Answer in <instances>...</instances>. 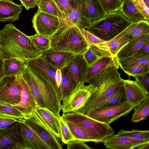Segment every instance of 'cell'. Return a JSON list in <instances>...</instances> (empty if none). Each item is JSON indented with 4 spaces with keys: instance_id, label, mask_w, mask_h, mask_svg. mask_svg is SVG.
I'll return each mask as SVG.
<instances>
[{
    "instance_id": "6da1fadb",
    "label": "cell",
    "mask_w": 149,
    "mask_h": 149,
    "mask_svg": "<svg viewBox=\"0 0 149 149\" xmlns=\"http://www.w3.org/2000/svg\"><path fill=\"white\" fill-rule=\"evenodd\" d=\"M118 68L114 65L109 66L90 79L87 83L92 88L91 93L84 104L73 112L87 115L123 85L124 79L121 77Z\"/></svg>"
},
{
    "instance_id": "7a4b0ae2",
    "label": "cell",
    "mask_w": 149,
    "mask_h": 149,
    "mask_svg": "<svg viewBox=\"0 0 149 149\" xmlns=\"http://www.w3.org/2000/svg\"><path fill=\"white\" fill-rule=\"evenodd\" d=\"M0 54L3 59L26 60L39 56L29 36L13 24H5L0 31Z\"/></svg>"
},
{
    "instance_id": "3957f363",
    "label": "cell",
    "mask_w": 149,
    "mask_h": 149,
    "mask_svg": "<svg viewBox=\"0 0 149 149\" xmlns=\"http://www.w3.org/2000/svg\"><path fill=\"white\" fill-rule=\"evenodd\" d=\"M22 75L38 106L47 108L60 116L61 101L52 86L31 70L26 64Z\"/></svg>"
},
{
    "instance_id": "277c9868",
    "label": "cell",
    "mask_w": 149,
    "mask_h": 149,
    "mask_svg": "<svg viewBox=\"0 0 149 149\" xmlns=\"http://www.w3.org/2000/svg\"><path fill=\"white\" fill-rule=\"evenodd\" d=\"M59 27L51 37L50 50L83 54L89 46L78 27L59 18Z\"/></svg>"
},
{
    "instance_id": "5b68a950",
    "label": "cell",
    "mask_w": 149,
    "mask_h": 149,
    "mask_svg": "<svg viewBox=\"0 0 149 149\" xmlns=\"http://www.w3.org/2000/svg\"><path fill=\"white\" fill-rule=\"evenodd\" d=\"M131 24L119 10L107 13L84 29L104 42H107L118 35Z\"/></svg>"
},
{
    "instance_id": "8992f818",
    "label": "cell",
    "mask_w": 149,
    "mask_h": 149,
    "mask_svg": "<svg viewBox=\"0 0 149 149\" xmlns=\"http://www.w3.org/2000/svg\"><path fill=\"white\" fill-rule=\"evenodd\" d=\"M61 116L64 120L71 122L82 127L104 141L115 132L110 125L79 113L68 112L63 113Z\"/></svg>"
},
{
    "instance_id": "52a82bcc",
    "label": "cell",
    "mask_w": 149,
    "mask_h": 149,
    "mask_svg": "<svg viewBox=\"0 0 149 149\" xmlns=\"http://www.w3.org/2000/svg\"><path fill=\"white\" fill-rule=\"evenodd\" d=\"M134 108L125 102L116 105L97 108L87 116L101 122L110 125L129 113Z\"/></svg>"
},
{
    "instance_id": "ba28073f",
    "label": "cell",
    "mask_w": 149,
    "mask_h": 149,
    "mask_svg": "<svg viewBox=\"0 0 149 149\" xmlns=\"http://www.w3.org/2000/svg\"><path fill=\"white\" fill-rule=\"evenodd\" d=\"M20 121L31 129L48 146L49 149H62L57 138L35 112L30 117L20 119Z\"/></svg>"
},
{
    "instance_id": "9c48e42d",
    "label": "cell",
    "mask_w": 149,
    "mask_h": 149,
    "mask_svg": "<svg viewBox=\"0 0 149 149\" xmlns=\"http://www.w3.org/2000/svg\"><path fill=\"white\" fill-rule=\"evenodd\" d=\"M22 91L17 77H3L0 80V104L14 106L20 101Z\"/></svg>"
},
{
    "instance_id": "30bf717a",
    "label": "cell",
    "mask_w": 149,
    "mask_h": 149,
    "mask_svg": "<svg viewBox=\"0 0 149 149\" xmlns=\"http://www.w3.org/2000/svg\"><path fill=\"white\" fill-rule=\"evenodd\" d=\"M92 88L84 82L77 85L72 92L62 101L61 110L63 113L73 112L82 107L92 93Z\"/></svg>"
},
{
    "instance_id": "8fae6325",
    "label": "cell",
    "mask_w": 149,
    "mask_h": 149,
    "mask_svg": "<svg viewBox=\"0 0 149 149\" xmlns=\"http://www.w3.org/2000/svg\"><path fill=\"white\" fill-rule=\"evenodd\" d=\"M28 149L23 138L20 122L0 130V149Z\"/></svg>"
},
{
    "instance_id": "7c38bea8",
    "label": "cell",
    "mask_w": 149,
    "mask_h": 149,
    "mask_svg": "<svg viewBox=\"0 0 149 149\" xmlns=\"http://www.w3.org/2000/svg\"><path fill=\"white\" fill-rule=\"evenodd\" d=\"M32 27L38 34L51 37L58 29L60 23L57 16L37 11L32 19Z\"/></svg>"
},
{
    "instance_id": "4fadbf2b",
    "label": "cell",
    "mask_w": 149,
    "mask_h": 149,
    "mask_svg": "<svg viewBox=\"0 0 149 149\" xmlns=\"http://www.w3.org/2000/svg\"><path fill=\"white\" fill-rule=\"evenodd\" d=\"M25 62L31 70L49 84L58 93V88L55 79L56 70L41 55L26 60Z\"/></svg>"
},
{
    "instance_id": "5bb4252c",
    "label": "cell",
    "mask_w": 149,
    "mask_h": 149,
    "mask_svg": "<svg viewBox=\"0 0 149 149\" xmlns=\"http://www.w3.org/2000/svg\"><path fill=\"white\" fill-rule=\"evenodd\" d=\"M17 77L21 89V98L18 104L13 106L20 111L26 119L30 117L38 106L22 75Z\"/></svg>"
},
{
    "instance_id": "9a60e30c",
    "label": "cell",
    "mask_w": 149,
    "mask_h": 149,
    "mask_svg": "<svg viewBox=\"0 0 149 149\" xmlns=\"http://www.w3.org/2000/svg\"><path fill=\"white\" fill-rule=\"evenodd\" d=\"M65 68L77 84L84 82L88 66L83 54H74Z\"/></svg>"
},
{
    "instance_id": "2e32d148",
    "label": "cell",
    "mask_w": 149,
    "mask_h": 149,
    "mask_svg": "<svg viewBox=\"0 0 149 149\" xmlns=\"http://www.w3.org/2000/svg\"><path fill=\"white\" fill-rule=\"evenodd\" d=\"M136 23H132L122 32L111 40L95 45L100 48L109 52L112 56L116 57L117 54L119 51L128 42L129 34Z\"/></svg>"
},
{
    "instance_id": "e0dca14e",
    "label": "cell",
    "mask_w": 149,
    "mask_h": 149,
    "mask_svg": "<svg viewBox=\"0 0 149 149\" xmlns=\"http://www.w3.org/2000/svg\"><path fill=\"white\" fill-rule=\"evenodd\" d=\"M81 2L82 15L90 25L107 14L98 0H81Z\"/></svg>"
},
{
    "instance_id": "ac0fdd59",
    "label": "cell",
    "mask_w": 149,
    "mask_h": 149,
    "mask_svg": "<svg viewBox=\"0 0 149 149\" xmlns=\"http://www.w3.org/2000/svg\"><path fill=\"white\" fill-rule=\"evenodd\" d=\"M123 86L126 102L134 107L139 105L148 96L135 81L124 79Z\"/></svg>"
},
{
    "instance_id": "d6986e66",
    "label": "cell",
    "mask_w": 149,
    "mask_h": 149,
    "mask_svg": "<svg viewBox=\"0 0 149 149\" xmlns=\"http://www.w3.org/2000/svg\"><path fill=\"white\" fill-rule=\"evenodd\" d=\"M35 112L55 136L58 139H61L59 117L46 108L38 107Z\"/></svg>"
},
{
    "instance_id": "ffe728a7",
    "label": "cell",
    "mask_w": 149,
    "mask_h": 149,
    "mask_svg": "<svg viewBox=\"0 0 149 149\" xmlns=\"http://www.w3.org/2000/svg\"><path fill=\"white\" fill-rule=\"evenodd\" d=\"M107 148L111 149H134L143 143L124 136L113 134L103 142Z\"/></svg>"
},
{
    "instance_id": "44dd1931",
    "label": "cell",
    "mask_w": 149,
    "mask_h": 149,
    "mask_svg": "<svg viewBox=\"0 0 149 149\" xmlns=\"http://www.w3.org/2000/svg\"><path fill=\"white\" fill-rule=\"evenodd\" d=\"M148 40L149 34H147L129 41L119 51L116 57L120 60L133 57Z\"/></svg>"
},
{
    "instance_id": "7402d4cb",
    "label": "cell",
    "mask_w": 149,
    "mask_h": 149,
    "mask_svg": "<svg viewBox=\"0 0 149 149\" xmlns=\"http://www.w3.org/2000/svg\"><path fill=\"white\" fill-rule=\"evenodd\" d=\"M22 6L13 1L0 0V22L11 21L13 22L19 20V15L22 11Z\"/></svg>"
},
{
    "instance_id": "603a6c76",
    "label": "cell",
    "mask_w": 149,
    "mask_h": 149,
    "mask_svg": "<svg viewBox=\"0 0 149 149\" xmlns=\"http://www.w3.org/2000/svg\"><path fill=\"white\" fill-rule=\"evenodd\" d=\"M74 54L71 53L50 50L41 55L56 70L64 68Z\"/></svg>"
},
{
    "instance_id": "cb8c5ba5",
    "label": "cell",
    "mask_w": 149,
    "mask_h": 149,
    "mask_svg": "<svg viewBox=\"0 0 149 149\" xmlns=\"http://www.w3.org/2000/svg\"><path fill=\"white\" fill-rule=\"evenodd\" d=\"M112 65L119 68L118 59L116 57L106 56L100 58L90 67H88L84 82L87 83L92 77L101 71Z\"/></svg>"
},
{
    "instance_id": "d4e9b609",
    "label": "cell",
    "mask_w": 149,
    "mask_h": 149,
    "mask_svg": "<svg viewBox=\"0 0 149 149\" xmlns=\"http://www.w3.org/2000/svg\"><path fill=\"white\" fill-rule=\"evenodd\" d=\"M22 135L28 149H49L47 145L24 123L20 122Z\"/></svg>"
},
{
    "instance_id": "484cf974",
    "label": "cell",
    "mask_w": 149,
    "mask_h": 149,
    "mask_svg": "<svg viewBox=\"0 0 149 149\" xmlns=\"http://www.w3.org/2000/svg\"><path fill=\"white\" fill-rule=\"evenodd\" d=\"M120 11L132 23L147 20L135 4L131 0H123Z\"/></svg>"
},
{
    "instance_id": "4316f807",
    "label": "cell",
    "mask_w": 149,
    "mask_h": 149,
    "mask_svg": "<svg viewBox=\"0 0 149 149\" xmlns=\"http://www.w3.org/2000/svg\"><path fill=\"white\" fill-rule=\"evenodd\" d=\"M25 61L15 58L4 59L3 77L22 75L26 65Z\"/></svg>"
},
{
    "instance_id": "83f0119b",
    "label": "cell",
    "mask_w": 149,
    "mask_h": 149,
    "mask_svg": "<svg viewBox=\"0 0 149 149\" xmlns=\"http://www.w3.org/2000/svg\"><path fill=\"white\" fill-rule=\"evenodd\" d=\"M75 139L84 142L103 143L102 139L95 136L87 130L73 123L64 120Z\"/></svg>"
},
{
    "instance_id": "f1b7e54d",
    "label": "cell",
    "mask_w": 149,
    "mask_h": 149,
    "mask_svg": "<svg viewBox=\"0 0 149 149\" xmlns=\"http://www.w3.org/2000/svg\"><path fill=\"white\" fill-rule=\"evenodd\" d=\"M61 70L62 74V79L58 88V94L62 101L72 92L77 84L71 78L68 70L65 68Z\"/></svg>"
},
{
    "instance_id": "f546056e",
    "label": "cell",
    "mask_w": 149,
    "mask_h": 149,
    "mask_svg": "<svg viewBox=\"0 0 149 149\" xmlns=\"http://www.w3.org/2000/svg\"><path fill=\"white\" fill-rule=\"evenodd\" d=\"M65 19L84 29L90 25L82 15L81 0H74L73 10L68 15L65 17Z\"/></svg>"
},
{
    "instance_id": "4dcf8cb0",
    "label": "cell",
    "mask_w": 149,
    "mask_h": 149,
    "mask_svg": "<svg viewBox=\"0 0 149 149\" xmlns=\"http://www.w3.org/2000/svg\"><path fill=\"white\" fill-rule=\"evenodd\" d=\"M83 55L88 67H90L100 57L112 56L109 52L100 48L94 44L90 45Z\"/></svg>"
},
{
    "instance_id": "1f68e13d",
    "label": "cell",
    "mask_w": 149,
    "mask_h": 149,
    "mask_svg": "<svg viewBox=\"0 0 149 149\" xmlns=\"http://www.w3.org/2000/svg\"><path fill=\"white\" fill-rule=\"evenodd\" d=\"M29 37L33 46L41 54L50 49L51 37L42 36L37 33Z\"/></svg>"
},
{
    "instance_id": "d6a6232c",
    "label": "cell",
    "mask_w": 149,
    "mask_h": 149,
    "mask_svg": "<svg viewBox=\"0 0 149 149\" xmlns=\"http://www.w3.org/2000/svg\"><path fill=\"white\" fill-rule=\"evenodd\" d=\"M37 6L38 11L46 13L64 19L65 17L53 0H38Z\"/></svg>"
},
{
    "instance_id": "836d02e7",
    "label": "cell",
    "mask_w": 149,
    "mask_h": 149,
    "mask_svg": "<svg viewBox=\"0 0 149 149\" xmlns=\"http://www.w3.org/2000/svg\"><path fill=\"white\" fill-rule=\"evenodd\" d=\"M125 102L126 100L123 85L104 100L97 108L116 105Z\"/></svg>"
},
{
    "instance_id": "e575fe53",
    "label": "cell",
    "mask_w": 149,
    "mask_h": 149,
    "mask_svg": "<svg viewBox=\"0 0 149 149\" xmlns=\"http://www.w3.org/2000/svg\"><path fill=\"white\" fill-rule=\"evenodd\" d=\"M134 109L131 119L132 122L137 123L146 119L149 115V96Z\"/></svg>"
},
{
    "instance_id": "d590c367",
    "label": "cell",
    "mask_w": 149,
    "mask_h": 149,
    "mask_svg": "<svg viewBox=\"0 0 149 149\" xmlns=\"http://www.w3.org/2000/svg\"><path fill=\"white\" fill-rule=\"evenodd\" d=\"M117 134L129 137L139 141L145 142H149V131L133 130H121Z\"/></svg>"
},
{
    "instance_id": "8d00e7d4",
    "label": "cell",
    "mask_w": 149,
    "mask_h": 149,
    "mask_svg": "<svg viewBox=\"0 0 149 149\" xmlns=\"http://www.w3.org/2000/svg\"><path fill=\"white\" fill-rule=\"evenodd\" d=\"M149 34V21H141L136 23L130 31L129 35V41L143 35Z\"/></svg>"
},
{
    "instance_id": "74e56055",
    "label": "cell",
    "mask_w": 149,
    "mask_h": 149,
    "mask_svg": "<svg viewBox=\"0 0 149 149\" xmlns=\"http://www.w3.org/2000/svg\"><path fill=\"white\" fill-rule=\"evenodd\" d=\"M118 60L120 67L123 71L139 64H149V57L139 58L131 57Z\"/></svg>"
},
{
    "instance_id": "f35d334b",
    "label": "cell",
    "mask_w": 149,
    "mask_h": 149,
    "mask_svg": "<svg viewBox=\"0 0 149 149\" xmlns=\"http://www.w3.org/2000/svg\"><path fill=\"white\" fill-rule=\"evenodd\" d=\"M106 13L120 10L122 0H98Z\"/></svg>"
},
{
    "instance_id": "ab89813d",
    "label": "cell",
    "mask_w": 149,
    "mask_h": 149,
    "mask_svg": "<svg viewBox=\"0 0 149 149\" xmlns=\"http://www.w3.org/2000/svg\"><path fill=\"white\" fill-rule=\"evenodd\" d=\"M0 115L25 119L20 111L13 106L10 105L0 104Z\"/></svg>"
},
{
    "instance_id": "60d3db41",
    "label": "cell",
    "mask_w": 149,
    "mask_h": 149,
    "mask_svg": "<svg viewBox=\"0 0 149 149\" xmlns=\"http://www.w3.org/2000/svg\"><path fill=\"white\" fill-rule=\"evenodd\" d=\"M59 117L62 142L66 144L70 141L75 140L67 123L61 116H60Z\"/></svg>"
},
{
    "instance_id": "b9f144b4",
    "label": "cell",
    "mask_w": 149,
    "mask_h": 149,
    "mask_svg": "<svg viewBox=\"0 0 149 149\" xmlns=\"http://www.w3.org/2000/svg\"><path fill=\"white\" fill-rule=\"evenodd\" d=\"M65 17L73 10L74 0H53Z\"/></svg>"
},
{
    "instance_id": "7bdbcfd3",
    "label": "cell",
    "mask_w": 149,
    "mask_h": 149,
    "mask_svg": "<svg viewBox=\"0 0 149 149\" xmlns=\"http://www.w3.org/2000/svg\"><path fill=\"white\" fill-rule=\"evenodd\" d=\"M124 72L130 76L134 77L149 72V64H139L124 70Z\"/></svg>"
},
{
    "instance_id": "ee69618b",
    "label": "cell",
    "mask_w": 149,
    "mask_h": 149,
    "mask_svg": "<svg viewBox=\"0 0 149 149\" xmlns=\"http://www.w3.org/2000/svg\"><path fill=\"white\" fill-rule=\"evenodd\" d=\"M135 81L144 90L146 94H149V72L134 77Z\"/></svg>"
},
{
    "instance_id": "f6af8a7d",
    "label": "cell",
    "mask_w": 149,
    "mask_h": 149,
    "mask_svg": "<svg viewBox=\"0 0 149 149\" xmlns=\"http://www.w3.org/2000/svg\"><path fill=\"white\" fill-rule=\"evenodd\" d=\"M78 27L85 38L88 46L91 44L96 45L104 42L85 29Z\"/></svg>"
},
{
    "instance_id": "bcb514c9",
    "label": "cell",
    "mask_w": 149,
    "mask_h": 149,
    "mask_svg": "<svg viewBox=\"0 0 149 149\" xmlns=\"http://www.w3.org/2000/svg\"><path fill=\"white\" fill-rule=\"evenodd\" d=\"M20 119L21 118L0 115V130L7 128L15 122H21Z\"/></svg>"
},
{
    "instance_id": "7dc6e473",
    "label": "cell",
    "mask_w": 149,
    "mask_h": 149,
    "mask_svg": "<svg viewBox=\"0 0 149 149\" xmlns=\"http://www.w3.org/2000/svg\"><path fill=\"white\" fill-rule=\"evenodd\" d=\"M67 149H92L85 142L75 139L70 141L67 144Z\"/></svg>"
},
{
    "instance_id": "c3c4849f",
    "label": "cell",
    "mask_w": 149,
    "mask_h": 149,
    "mask_svg": "<svg viewBox=\"0 0 149 149\" xmlns=\"http://www.w3.org/2000/svg\"><path fill=\"white\" fill-rule=\"evenodd\" d=\"M132 57L139 58L149 57V40L147 41Z\"/></svg>"
},
{
    "instance_id": "681fc988",
    "label": "cell",
    "mask_w": 149,
    "mask_h": 149,
    "mask_svg": "<svg viewBox=\"0 0 149 149\" xmlns=\"http://www.w3.org/2000/svg\"><path fill=\"white\" fill-rule=\"evenodd\" d=\"M134 3L143 15L149 21V8L144 3L143 0H135Z\"/></svg>"
},
{
    "instance_id": "f907efd6",
    "label": "cell",
    "mask_w": 149,
    "mask_h": 149,
    "mask_svg": "<svg viewBox=\"0 0 149 149\" xmlns=\"http://www.w3.org/2000/svg\"><path fill=\"white\" fill-rule=\"evenodd\" d=\"M38 0H19L22 5L27 10L35 7L37 6V3Z\"/></svg>"
},
{
    "instance_id": "816d5d0a",
    "label": "cell",
    "mask_w": 149,
    "mask_h": 149,
    "mask_svg": "<svg viewBox=\"0 0 149 149\" xmlns=\"http://www.w3.org/2000/svg\"><path fill=\"white\" fill-rule=\"evenodd\" d=\"M55 79L58 88H59L62 79V74L61 70L58 69L56 70Z\"/></svg>"
},
{
    "instance_id": "f5cc1de1",
    "label": "cell",
    "mask_w": 149,
    "mask_h": 149,
    "mask_svg": "<svg viewBox=\"0 0 149 149\" xmlns=\"http://www.w3.org/2000/svg\"><path fill=\"white\" fill-rule=\"evenodd\" d=\"M134 149H149V142L142 143L136 146Z\"/></svg>"
},
{
    "instance_id": "db71d44e",
    "label": "cell",
    "mask_w": 149,
    "mask_h": 149,
    "mask_svg": "<svg viewBox=\"0 0 149 149\" xmlns=\"http://www.w3.org/2000/svg\"><path fill=\"white\" fill-rule=\"evenodd\" d=\"M4 59L0 54V80L3 77Z\"/></svg>"
},
{
    "instance_id": "11a10c76",
    "label": "cell",
    "mask_w": 149,
    "mask_h": 149,
    "mask_svg": "<svg viewBox=\"0 0 149 149\" xmlns=\"http://www.w3.org/2000/svg\"><path fill=\"white\" fill-rule=\"evenodd\" d=\"M143 1L145 5L149 7V0H143Z\"/></svg>"
},
{
    "instance_id": "9f6ffc18",
    "label": "cell",
    "mask_w": 149,
    "mask_h": 149,
    "mask_svg": "<svg viewBox=\"0 0 149 149\" xmlns=\"http://www.w3.org/2000/svg\"><path fill=\"white\" fill-rule=\"evenodd\" d=\"M134 3L135 0H131Z\"/></svg>"
},
{
    "instance_id": "6f0895ef",
    "label": "cell",
    "mask_w": 149,
    "mask_h": 149,
    "mask_svg": "<svg viewBox=\"0 0 149 149\" xmlns=\"http://www.w3.org/2000/svg\"><path fill=\"white\" fill-rule=\"evenodd\" d=\"M8 0V1H13V0Z\"/></svg>"
}]
</instances>
